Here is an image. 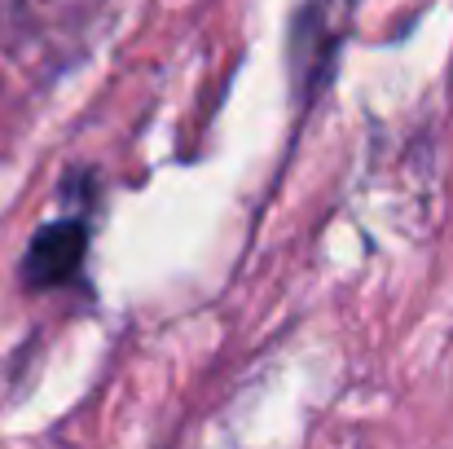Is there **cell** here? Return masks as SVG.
Returning a JSON list of instances; mask_svg holds the SVG:
<instances>
[{
	"instance_id": "obj_1",
	"label": "cell",
	"mask_w": 453,
	"mask_h": 449,
	"mask_svg": "<svg viewBox=\"0 0 453 449\" xmlns=\"http://www.w3.org/2000/svg\"><path fill=\"white\" fill-rule=\"evenodd\" d=\"M84 256H88V221L84 216H62L53 225H40L22 256V283L31 291L62 287L84 269Z\"/></svg>"
}]
</instances>
